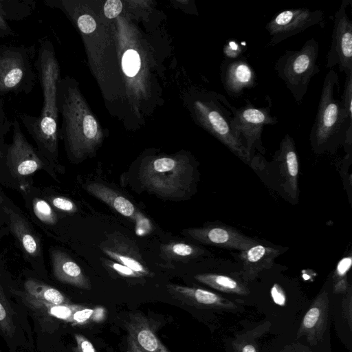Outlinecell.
<instances>
[{
	"label": "cell",
	"mask_w": 352,
	"mask_h": 352,
	"mask_svg": "<svg viewBox=\"0 0 352 352\" xmlns=\"http://www.w3.org/2000/svg\"><path fill=\"white\" fill-rule=\"evenodd\" d=\"M85 188L90 195L104 202L120 214L131 218L134 216L135 206L111 188L102 184L91 182L86 185Z\"/></svg>",
	"instance_id": "e0dca14e"
},
{
	"label": "cell",
	"mask_w": 352,
	"mask_h": 352,
	"mask_svg": "<svg viewBox=\"0 0 352 352\" xmlns=\"http://www.w3.org/2000/svg\"><path fill=\"white\" fill-rule=\"evenodd\" d=\"M274 160L280 170L282 188L290 199L296 200L299 163L294 140L289 134H286L280 142Z\"/></svg>",
	"instance_id": "4fadbf2b"
},
{
	"label": "cell",
	"mask_w": 352,
	"mask_h": 352,
	"mask_svg": "<svg viewBox=\"0 0 352 352\" xmlns=\"http://www.w3.org/2000/svg\"><path fill=\"white\" fill-rule=\"evenodd\" d=\"M351 0H342L334 14L331 42L327 56V68L338 66L339 72H352V21L347 14Z\"/></svg>",
	"instance_id": "ba28073f"
},
{
	"label": "cell",
	"mask_w": 352,
	"mask_h": 352,
	"mask_svg": "<svg viewBox=\"0 0 352 352\" xmlns=\"http://www.w3.org/2000/svg\"><path fill=\"white\" fill-rule=\"evenodd\" d=\"M318 53L319 43L311 38L300 50H286L275 63L276 74L298 105L304 99L311 78L320 72Z\"/></svg>",
	"instance_id": "277c9868"
},
{
	"label": "cell",
	"mask_w": 352,
	"mask_h": 352,
	"mask_svg": "<svg viewBox=\"0 0 352 352\" xmlns=\"http://www.w3.org/2000/svg\"><path fill=\"white\" fill-rule=\"evenodd\" d=\"M186 234L201 243L226 249L244 251L258 243L233 228L224 225H210L206 227L186 230Z\"/></svg>",
	"instance_id": "8fae6325"
},
{
	"label": "cell",
	"mask_w": 352,
	"mask_h": 352,
	"mask_svg": "<svg viewBox=\"0 0 352 352\" xmlns=\"http://www.w3.org/2000/svg\"><path fill=\"white\" fill-rule=\"evenodd\" d=\"M25 294L32 298L53 305L68 304L65 296L58 289L35 279H28L25 285Z\"/></svg>",
	"instance_id": "ffe728a7"
},
{
	"label": "cell",
	"mask_w": 352,
	"mask_h": 352,
	"mask_svg": "<svg viewBox=\"0 0 352 352\" xmlns=\"http://www.w3.org/2000/svg\"><path fill=\"white\" fill-rule=\"evenodd\" d=\"M33 210L35 215L42 222L47 224H54L56 221V215L50 205L41 199L36 198L33 201Z\"/></svg>",
	"instance_id": "484cf974"
},
{
	"label": "cell",
	"mask_w": 352,
	"mask_h": 352,
	"mask_svg": "<svg viewBox=\"0 0 352 352\" xmlns=\"http://www.w3.org/2000/svg\"><path fill=\"white\" fill-rule=\"evenodd\" d=\"M320 316L319 309L316 307L311 308L305 315L303 320V323L305 327L311 328L313 327Z\"/></svg>",
	"instance_id": "8d00e7d4"
},
{
	"label": "cell",
	"mask_w": 352,
	"mask_h": 352,
	"mask_svg": "<svg viewBox=\"0 0 352 352\" xmlns=\"http://www.w3.org/2000/svg\"><path fill=\"white\" fill-rule=\"evenodd\" d=\"M266 98V107H256L248 99L239 108L230 106L235 128L251 156L256 149L261 153L265 151L261 140L264 126L278 122L277 117L271 113L272 100L268 96Z\"/></svg>",
	"instance_id": "8992f818"
},
{
	"label": "cell",
	"mask_w": 352,
	"mask_h": 352,
	"mask_svg": "<svg viewBox=\"0 0 352 352\" xmlns=\"http://www.w3.org/2000/svg\"><path fill=\"white\" fill-rule=\"evenodd\" d=\"M199 119L204 126L233 154L250 164L252 156L238 133L230 109L231 104L223 95L211 93L204 100H197Z\"/></svg>",
	"instance_id": "3957f363"
},
{
	"label": "cell",
	"mask_w": 352,
	"mask_h": 352,
	"mask_svg": "<svg viewBox=\"0 0 352 352\" xmlns=\"http://www.w3.org/2000/svg\"><path fill=\"white\" fill-rule=\"evenodd\" d=\"M102 251L113 260L128 267L140 276L151 275L148 270L142 262L130 254L109 248H103Z\"/></svg>",
	"instance_id": "603a6c76"
},
{
	"label": "cell",
	"mask_w": 352,
	"mask_h": 352,
	"mask_svg": "<svg viewBox=\"0 0 352 352\" xmlns=\"http://www.w3.org/2000/svg\"><path fill=\"white\" fill-rule=\"evenodd\" d=\"M75 338L80 352H96V350L91 342H90L84 336L82 335L76 334Z\"/></svg>",
	"instance_id": "74e56055"
},
{
	"label": "cell",
	"mask_w": 352,
	"mask_h": 352,
	"mask_svg": "<svg viewBox=\"0 0 352 352\" xmlns=\"http://www.w3.org/2000/svg\"><path fill=\"white\" fill-rule=\"evenodd\" d=\"M223 52L226 58H236L241 56L243 47L236 42L230 41L224 45Z\"/></svg>",
	"instance_id": "e575fe53"
},
{
	"label": "cell",
	"mask_w": 352,
	"mask_h": 352,
	"mask_svg": "<svg viewBox=\"0 0 352 352\" xmlns=\"http://www.w3.org/2000/svg\"><path fill=\"white\" fill-rule=\"evenodd\" d=\"M0 328L3 333L11 336L14 331L12 313L4 295L0 282Z\"/></svg>",
	"instance_id": "d4e9b609"
},
{
	"label": "cell",
	"mask_w": 352,
	"mask_h": 352,
	"mask_svg": "<svg viewBox=\"0 0 352 352\" xmlns=\"http://www.w3.org/2000/svg\"><path fill=\"white\" fill-rule=\"evenodd\" d=\"M52 263L54 275L59 281L83 289L91 288L80 267L65 252L52 251Z\"/></svg>",
	"instance_id": "9a60e30c"
},
{
	"label": "cell",
	"mask_w": 352,
	"mask_h": 352,
	"mask_svg": "<svg viewBox=\"0 0 352 352\" xmlns=\"http://www.w3.org/2000/svg\"><path fill=\"white\" fill-rule=\"evenodd\" d=\"M323 17V12L320 10L302 8L281 10L274 15L265 26L271 36L267 45L275 46L313 25L320 24Z\"/></svg>",
	"instance_id": "9c48e42d"
},
{
	"label": "cell",
	"mask_w": 352,
	"mask_h": 352,
	"mask_svg": "<svg viewBox=\"0 0 352 352\" xmlns=\"http://www.w3.org/2000/svg\"><path fill=\"white\" fill-rule=\"evenodd\" d=\"M129 352H170L160 340L146 318L131 314L125 324Z\"/></svg>",
	"instance_id": "5bb4252c"
},
{
	"label": "cell",
	"mask_w": 352,
	"mask_h": 352,
	"mask_svg": "<svg viewBox=\"0 0 352 352\" xmlns=\"http://www.w3.org/2000/svg\"><path fill=\"white\" fill-rule=\"evenodd\" d=\"M170 295L175 300L184 304L212 305L219 300V297L207 290L192 288L175 284L166 286Z\"/></svg>",
	"instance_id": "d6986e66"
},
{
	"label": "cell",
	"mask_w": 352,
	"mask_h": 352,
	"mask_svg": "<svg viewBox=\"0 0 352 352\" xmlns=\"http://www.w3.org/2000/svg\"><path fill=\"white\" fill-rule=\"evenodd\" d=\"M7 1L0 0V38L12 34V30L6 19H14L11 6Z\"/></svg>",
	"instance_id": "83f0119b"
},
{
	"label": "cell",
	"mask_w": 352,
	"mask_h": 352,
	"mask_svg": "<svg viewBox=\"0 0 352 352\" xmlns=\"http://www.w3.org/2000/svg\"><path fill=\"white\" fill-rule=\"evenodd\" d=\"M272 296L274 301L279 305H283L285 304V298L283 292L279 289L277 285H274L271 289Z\"/></svg>",
	"instance_id": "ab89813d"
},
{
	"label": "cell",
	"mask_w": 352,
	"mask_h": 352,
	"mask_svg": "<svg viewBox=\"0 0 352 352\" xmlns=\"http://www.w3.org/2000/svg\"><path fill=\"white\" fill-rule=\"evenodd\" d=\"M25 299L36 308L44 309L47 314L58 319L72 322L73 314L78 310L81 307L77 305H53L41 302L30 296L25 295Z\"/></svg>",
	"instance_id": "44dd1931"
},
{
	"label": "cell",
	"mask_w": 352,
	"mask_h": 352,
	"mask_svg": "<svg viewBox=\"0 0 352 352\" xmlns=\"http://www.w3.org/2000/svg\"><path fill=\"white\" fill-rule=\"evenodd\" d=\"M25 48L0 46V95L7 93H28L35 74Z\"/></svg>",
	"instance_id": "52a82bcc"
},
{
	"label": "cell",
	"mask_w": 352,
	"mask_h": 352,
	"mask_svg": "<svg viewBox=\"0 0 352 352\" xmlns=\"http://www.w3.org/2000/svg\"><path fill=\"white\" fill-rule=\"evenodd\" d=\"M43 93V106L38 116L22 113L21 122L34 140L39 152L54 156L57 150V82L58 69L49 41L42 43L35 63Z\"/></svg>",
	"instance_id": "6da1fadb"
},
{
	"label": "cell",
	"mask_w": 352,
	"mask_h": 352,
	"mask_svg": "<svg viewBox=\"0 0 352 352\" xmlns=\"http://www.w3.org/2000/svg\"><path fill=\"white\" fill-rule=\"evenodd\" d=\"M346 75L341 101L348 116L352 118V72Z\"/></svg>",
	"instance_id": "f1b7e54d"
},
{
	"label": "cell",
	"mask_w": 352,
	"mask_h": 352,
	"mask_svg": "<svg viewBox=\"0 0 352 352\" xmlns=\"http://www.w3.org/2000/svg\"><path fill=\"white\" fill-rule=\"evenodd\" d=\"M280 249L257 243L241 252L239 257L243 271L246 276H254L260 271L270 267L280 254Z\"/></svg>",
	"instance_id": "2e32d148"
},
{
	"label": "cell",
	"mask_w": 352,
	"mask_h": 352,
	"mask_svg": "<svg viewBox=\"0 0 352 352\" xmlns=\"http://www.w3.org/2000/svg\"><path fill=\"white\" fill-rule=\"evenodd\" d=\"M221 80L227 94L240 98L247 89L257 86L256 72L245 56L225 58L221 65Z\"/></svg>",
	"instance_id": "7c38bea8"
},
{
	"label": "cell",
	"mask_w": 352,
	"mask_h": 352,
	"mask_svg": "<svg viewBox=\"0 0 352 352\" xmlns=\"http://www.w3.org/2000/svg\"><path fill=\"white\" fill-rule=\"evenodd\" d=\"M122 3L120 0H108L104 6V12L109 19L116 18L122 11Z\"/></svg>",
	"instance_id": "d6a6232c"
},
{
	"label": "cell",
	"mask_w": 352,
	"mask_h": 352,
	"mask_svg": "<svg viewBox=\"0 0 352 352\" xmlns=\"http://www.w3.org/2000/svg\"><path fill=\"white\" fill-rule=\"evenodd\" d=\"M8 214L12 231L15 234L25 251L32 256L40 252L39 242L28 223L12 209L4 207Z\"/></svg>",
	"instance_id": "ac0fdd59"
},
{
	"label": "cell",
	"mask_w": 352,
	"mask_h": 352,
	"mask_svg": "<svg viewBox=\"0 0 352 352\" xmlns=\"http://www.w3.org/2000/svg\"><path fill=\"white\" fill-rule=\"evenodd\" d=\"M242 352H256L255 349L252 345H247L245 346Z\"/></svg>",
	"instance_id": "60d3db41"
},
{
	"label": "cell",
	"mask_w": 352,
	"mask_h": 352,
	"mask_svg": "<svg viewBox=\"0 0 352 352\" xmlns=\"http://www.w3.org/2000/svg\"><path fill=\"white\" fill-rule=\"evenodd\" d=\"M203 250L190 244L172 242L162 247L163 256L169 259L184 260L195 258L201 254Z\"/></svg>",
	"instance_id": "7402d4cb"
},
{
	"label": "cell",
	"mask_w": 352,
	"mask_h": 352,
	"mask_svg": "<svg viewBox=\"0 0 352 352\" xmlns=\"http://www.w3.org/2000/svg\"><path fill=\"white\" fill-rule=\"evenodd\" d=\"M78 27L85 34L93 32L96 28V23L94 18L89 14H82L77 20Z\"/></svg>",
	"instance_id": "4dcf8cb0"
},
{
	"label": "cell",
	"mask_w": 352,
	"mask_h": 352,
	"mask_svg": "<svg viewBox=\"0 0 352 352\" xmlns=\"http://www.w3.org/2000/svg\"><path fill=\"white\" fill-rule=\"evenodd\" d=\"M52 203L57 209L67 212H75L77 210L76 206L72 200L63 197H54Z\"/></svg>",
	"instance_id": "1f68e13d"
},
{
	"label": "cell",
	"mask_w": 352,
	"mask_h": 352,
	"mask_svg": "<svg viewBox=\"0 0 352 352\" xmlns=\"http://www.w3.org/2000/svg\"><path fill=\"white\" fill-rule=\"evenodd\" d=\"M12 142L6 150L10 170L18 177L31 175L43 166L41 154L28 142L17 119L12 120Z\"/></svg>",
	"instance_id": "30bf717a"
},
{
	"label": "cell",
	"mask_w": 352,
	"mask_h": 352,
	"mask_svg": "<svg viewBox=\"0 0 352 352\" xmlns=\"http://www.w3.org/2000/svg\"><path fill=\"white\" fill-rule=\"evenodd\" d=\"M82 131L86 140H94L98 133V124L95 118L90 115H86L82 122Z\"/></svg>",
	"instance_id": "f546056e"
},
{
	"label": "cell",
	"mask_w": 352,
	"mask_h": 352,
	"mask_svg": "<svg viewBox=\"0 0 352 352\" xmlns=\"http://www.w3.org/2000/svg\"><path fill=\"white\" fill-rule=\"evenodd\" d=\"M195 278L201 283L219 289L234 290L239 288L236 280L224 275L204 274H197Z\"/></svg>",
	"instance_id": "cb8c5ba5"
},
{
	"label": "cell",
	"mask_w": 352,
	"mask_h": 352,
	"mask_svg": "<svg viewBox=\"0 0 352 352\" xmlns=\"http://www.w3.org/2000/svg\"><path fill=\"white\" fill-rule=\"evenodd\" d=\"M107 261L108 262H107V265L109 267H111V269H113V270L117 272L119 274H120L123 276L131 277V278L141 277L139 274H138L137 273L133 272L132 270H131L128 267H126L121 263H116V262L110 261Z\"/></svg>",
	"instance_id": "836d02e7"
},
{
	"label": "cell",
	"mask_w": 352,
	"mask_h": 352,
	"mask_svg": "<svg viewBox=\"0 0 352 352\" xmlns=\"http://www.w3.org/2000/svg\"><path fill=\"white\" fill-rule=\"evenodd\" d=\"M193 170L189 162L162 157L143 165L140 170L142 185L149 191L164 197H180L189 190Z\"/></svg>",
	"instance_id": "5b68a950"
},
{
	"label": "cell",
	"mask_w": 352,
	"mask_h": 352,
	"mask_svg": "<svg viewBox=\"0 0 352 352\" xmlns=\"http://www.w3.org/2000/svg\"><path fill=\"white\" fill-rule=\"evenodd\" d=\"M336 87H340L339 78L331 69L324 77L309 135L312 148L318 153L333 151L339 145L352 144V118L346 114L341 100L334 98Z\"/></svg>",
	"instance_id": "7a4b0ae2"
},
{
	"label": "cell",
	"mask_w": 352,
	"mask_h": 352,
	"mask_svg": "<svg viewBox=\"0 0 352 352\" xmlns=\"http://www.w3.org/2000/svg\"><path fill=\"white\" fill-rule=\"evenodd\" d=\"M352 263L351 256H346L342 258L337 265L336 273L340 276L345 275L351 268Z\"/></svg>",
	"instance_id": "f35d334b"
},
{
	"label": "cell",
	"mask_w": 352,
	"mask_h": 352,
	"mask_svg": "<svg viewBox=\"0 0 352 352\" xmlns=\"http://www.w3.org/2000/svg\"><path fill=\"white\" fill-rule=\"evenodd\" d=\"M140 67V58L138 53L133 50H128L122 57V68L128 76H134Z\"/></svg>",
	"instance_id": "4316f807"
},
{
	"label": "cell",
	"mask_w": 352,
	"mask_h": 352,
	"mask_svg": "<svg viewBox=\"0 0 352 352\" xmlns=\"http://www.w3.org/2000/svg\"><path fill=\"white\" fill-rule=\"evenodd\" d=\"M93 314L94 311L92 309L81 307L73 314L72 322L76 324L83 323L88 320Z\"/></svg>",
	"instance_id": "d590c367"
}]
</instances>
